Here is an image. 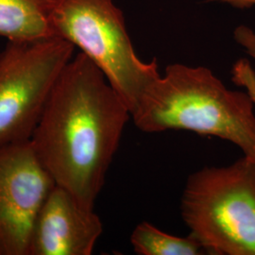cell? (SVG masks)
Returning <instances> with one entry per match:
<instances>
[{"mask_svg": "<svg viewBox=\"0 0 255 255\" xmlns=\"http://www.w3.org/2000/svg\"><path fill=\"white\" fill-rule=\"evenodd\" d=\"M102 232L93 208L55 185L34 222L28 255H91Z\"/></svg>", "mask_w": 255, "mask_h": 255, "instance_id": "7", "label": "cell"}, {"mask_svg": "<svg viewBox=\"0 0 255 255\" xmlns=\"http://www.w3.org/2000/svg\"><path fill=\"white\" fill-rule=\"evenodd\" d=\"M53 0H0V36L8 41L55 36Z\"/></svg>", "mask_w": 255, "mask_h": 255, "instance_id": "8", "label": "cell"}, {"mask_svg": "<svg viewBox=\"0 0 255 255\" xmlns=\"http://www.w3.org/2000/svg\"><path fill=\"white\" fill-rule=\"evenodd\" d=\"M133 251L139 255H207L200 241L191 234L176 237L144 221L137 225L130 236Z\"/></svg>", "mask_w": 255, "mask_h": 255, "instance_id": "9", "label": "cell"}, {"mask_svg": "<svg viewBox=\"0 0 255 255\" xmlns=\"http://www.w3.org/2000/svg\"><path fill=\"white\" fill-rule=\"evenodd\" d=\"M211 2L225 3L237 9H249L255 7V0H207Z\"/></svg>", "mask_w": 255, "mask_h": 255, "instance_id": "11", "label": "cell"}, {"mask_svg": "<svg viewBox=\"0 0 255 255\" xmlns=\"http://www.w3.org/2000/svg\"><path fill=\"white\" fill-rule=\"evenodd\" d=\"M51 25L55 36L79 47L101 69L130 115L161 75L156 60L138 57L114 0H53Z\"/></svg>", "mask_w": 255, "mask_h": 255, "instance_id": "4", "label": "cell"}, {"mask_svg": "<svg viewBox=\"0 0 255 255\" xmlns=\"http://www.w3.org/2000/svg\"><path fill=\"white\" fill-rule=\"evenodd\" d=\"M130 119L126 102L80 52L55 82L30 141L56 185L94 209Z\"/></svg>", "mask_w": 255, "mask_h": 255, "instance_id": "1", "label": "cell"}, {"mask_svg": "<svg viewBox=\"0 0 255 255\" xmlns=\"http://www.w3.org/2000/svg\"><path fill=\"white\" fill-rule=\"evenodd\" d=\"M255 103L204 66H166L142 96L131 119L144 132L188 130L226 140L255 161Z\"/></svg>", "mask_w": 255, "mask_h": 255, "instance_id": "2", "label": "cell"}, {"mask_svg": "<svg viewBox=\"0 0 255 255\" xmlns=\"http://www.w3.org/2000/svg\"><path fill=\"white\" fill-rule=\"evenodd\" d=\"M237 44L244 48L248 55L255 60V31L247 26H239L234 31Z\"/></svg>", "mask_w": 255, "mask_h": 255, "instance_id": "10", "label": "cell"}, {"mask_svg": "<svg viewBox=\"0 0 255 255\" xmlns=\"http://www.w3.org/2000/svg\"><path fill=\"white\" fill-rule=\"evenodd\" d=\"M181 215L207 255H255V161L243 156L191 174Z\"/></svg>", "mask_w": 255, "mask_h": 255, "instance_id": "3", "label": "cell"}, {"mask_svg": "<svg viewBox=\"0 0 255 255\" xmlns=\"http://www.w3.org/2000/svg\"><path fill=\"white\" fill-rule=\"evenodd\" d=\"M74 50L59 36L8 42L0 52V146L30 139Z\"/></svg>", "mask_w": 255, "mask_h": 255, "instance_id": "5", "label": "cell"}, {"mask_svg": "<svg viewBox=\"0 0 255 255\" xmlns=\"http://www.w3.org/2000/svg\"><path fill=\"white\" fill-rule=\"evenodd\" d=\"M55 185L30 139L0 146V255H28L34 222Z\"/></svg>", "mask_w": 255, "mask_h": 255, "instance_id": "6", "label": "cell"}]
</instances>
